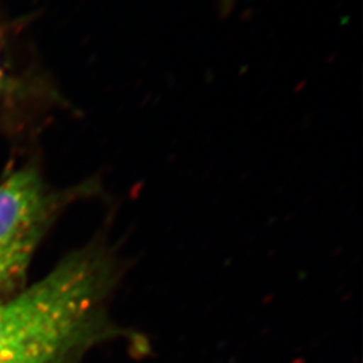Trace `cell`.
<instances>
[{
	"label": "cell",
	"mask_w": 363,
	"mask_h": 363,
	"mask_svg": "<svg viewBox=\"0 0 363 363\" xmlns=\"http://www.w3.org/2000/svg\"><path fill=\"white\" fill-rule=\"evenodd\" d=\"M123 276L104 240L69 253L33 286L0 300V363H82L94 346L115 339L147 349L116 325L111 300Z\"/></svg>",
	"instance_id": "6da1fadb"
},
{
	"label": "cell",
	"mask_w": 363,
	"mask_h": 363,
	"mask_svg": "<svg viewBox=\"0 0 363 363\" xmlns=\"http://www.w3.org/2000/svg\"><path fill=\"white\" fill-rule=\"evenodd\" d=\"M97 190L94 181L54 189L31 163L0 179V300L23 288L31 259L62 210Z\"/></svg>",
	"instance_id": "7a4b0ae2"
},
{
	"label": "cell",
	"mask_w": 363,
	"mask_h": 363,
	"mask_svg": "<svg viewBox=\"0 0 363 363\" xmlns=\"http://www.w3.org/2000/svg\"><path fill=\"white\" fill-rule=\"evenodd\" d=\"M50 100V88L19 67L9 37L0 26V123L7 127L21 124L28 111L49 104Z\"/></svg>",
	"instance_id": "3957f363"
}]
</instances>
